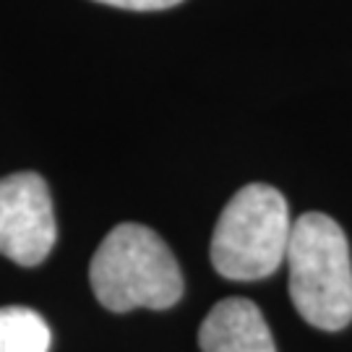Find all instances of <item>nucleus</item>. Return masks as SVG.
Masks as SVG:
<instances>
[{
  "instance_id": "1",
  "label": "nucleus",
  "mask_w": 352,
  "mask_h": 352,
  "mask_svg": "<svg viewBox=\"0 0 352 352\" xmlns=\"http://www.w3.org/2000/svg\"><path fill=\"white\" fill-rule=\"evenodd\" d=\"M89 282L97 300L113 314L164 311L183 298V274L173 251L154 230L136 222L107 232L91 258Z\"/></svg>"
},
{
  "instance_id": "2",
  "label": "nucleus",
  "mask_w": 352,
  "mask_h": 352,
  "mask_svg": "<svg viewBox=\"0 0 352 352\" xmlns=\"http://www.w3.org/2000/svg\"><path fill=\"white\" fill-rule=\"evenodd\" d=\"M285 261L295 311L316 329L340 331L352 321V258L331 217L308 212L292 222Z\"/></svg>"
},
{
  "instance_id": "3",
  "label": "nucleus",
  "mask_w": 352,
  "mask_h": 352,
  "mask_svg": "<svg viewBox=\"0 0 352 352\" xmlns=\"http://www.w3.org/2000/svg\"><path fill=\"white\" fill-rule=\"evenodd\" d=\"M292 219L285 196L272 186L251 183L240 188L212 235V266L225 279H266L285 264Z\"/></svg>"
},
{
  "instance_id": "4",
  "label": "nucleus",
  "mask_w": 352,
  "mask_h": 352,
  "mask_svg": "<svg viewBox=\"0 0 352 352\" xmlns=\"http://www.w3.org/2000/svg\"><path fill=\"white\" fill-rule=\"evenodd\" d=\"M58 238L47 183L37 173H13L0 180V256L37 266Z\"/></svg>"
},
{
  "instance_id": "5",
  "label": "nucleus",
  "mask_w": 352,
  "mask_h": 352,
  "mask_svg": "<svg viewBox=\"0 0 352 352\" xmlns=\"http://www.w3.org/2000/svg\"><path fill=\"white\" fill-rule=\"evenodd\" d=\"M201 352H277L272 329L258 305L245 298H225L199 329Z\"/></svg>"
},
{
  "instance_id": "6",
  "label": "nucleus",
  "mask_w": 352,
  "mask_h": 352,
  "mask_svg": "<svg viewBox=\"0 0 352 352\" xmlns=\"http://www.w3.org/2000/svg\"><path fill=\"white\" fill-rule=\"evenodd\" d=\"M47 321L24 305L0 308V352H50Z\"/></svg>"
},
{
  "instance_id": "7",
  "label": "nucleus",
  "mask_w": 352,
  "mask_h": 352,
  "mask_svg": "<svg viewBox=\"0 0 352 352\" xmlns=\"http://www.w3.org/2000/svg\"><path fill=\"white\" fill-rule=\"evenodd\" d=\"M104 6H115V8H126V11H164L173 8L183 0H97Z\"/></svg>"
}]
</instances>
